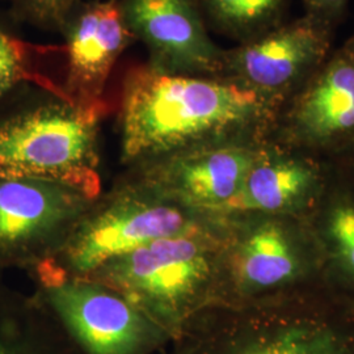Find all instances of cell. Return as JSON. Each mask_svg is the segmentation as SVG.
Masks as SVG:
<instances>
[{"instance_id": "d6986e66", "label": "cell", "mask_w": 354, "mask_h": 354, "mask_svg": "<svg viewBox=\"0 0 354 354\" xmlns=\"http://www.w3.org/2000/svg\"><path fill=\"white\" fill-rule=\"evenodd\" d=\"M328 232L342 264L354 274V206L339 205L329 216Z\"/></svg>"}, {"instance_id": "6da1fadb", "label": "cell", "mask_w": 354, "mask_h": 354, "mask_svg": "<svg viewBox=\"0 0 354 354\" xmlns=\"http://www.w3.org/2000/svg\"><path fill=\"white\" fill-rule=\"evenodd\" d=\"M273 106L227 76L185 75L152 64L124 80L121 136L129 160L162 158L227 140L264 121Z\"/></svg>"}, {"instance_id": "9a60e30c", "label": "cell", "mask_w": 354, "mask_h": 354, "mask_svg": "<svg viewBox=\"0 0 354 354\" xmlns=\"http://www.w3.org/2000/svg\"><path fill=\"white\" fill-rule=\"evenodd\" d=\"M301 261L286 231L277 223H264L241 243L235 274L244 290L279 288L295 279Z\"/></svg>"}, {"instance_id": "7a4b0ae2", "label": "cell", "mask_w": 354, "mask_h": 354, "mask_svg": "<svg viewBox=\"0 0 354 354\" xmlns=\"http://www.w3.org/2000/svg\"><path fill=\"white\" fill-rule=\"evenodd\" d=\"M100 114L64 97L0 109V175L64 181L92 196Z\"/></svg>"}, {"instance_id": "5bb4252c", "label": "cell", "mask_w": 354, "mask_h": 354, "mask_svg": "<svg viewBox=\"0 0 354 354\" xmlns=\"http://www.w3.org/2000/svg\"><path fill=\"white\" fill-rule=\"evenodd\" d=\"M0 354H82L37 297L0 285Z\"/></svg>"}, {"instance_id": "ba28073f", "label": "cell", "mask_w": 354, "mask_h": 354, "mask_svg": "<svg viewBox=\"0 0 354 354\" xmlns=\"http://www.w3.org/2000/svg\"><path fill=\"white\" fill-rule=\"evenodd\" d=\"M133 36L153 67L185 75L225 76V54L209 36L201 0H122Z\"/></svg>"}, {"instance_id": "44dd1931", "label": "cell", "mask_w": 354, "mask_h": 354, "mask_svg": "<svg viewBox=\"0 0 354 354\" xmlns=\"http://www.w3.org/2000/svg\"><path fill=\"white\" fill-rule=\"evenodd\" d=\"M342 50L354 61V33L349 37V39L345 42V45L342 46Z\"/></svg>"}, {"instance_id": "52a82bcc", "label": "cell", "mask_w": 354, "mask_h": 354, "mask_svg": "<svg viewBox=\"0 0 354 354\" xmlns=\"http://www.w3.org/2000/svg\"><path fill=\"white\" fill-rule=\"evenodd\" d=\"M89 197L64 181L0 175V266L39 263Z\"/></svg>"}, {"instance_id": "7c38bea8", "label": "cell", "mask_w": 354, "mask_h": 354, "mask_svg": "<svg viewBox=\"0 0 354 354\" xmlns=\"http://www.w3.org/2000/svg\"><path fill=\"white\" fill-rule=\"evenodd\" d=\"M290 129L295 138L326 146L354 136V61L332 51L323 66L292 96Z\"/></svg>"}, {"instance_id": "4fadbf2b", "label": "cell", "mask_w": 354, "mask_h": 354, "mask_svg": "<svg viewBox=\"0 0 354 354\" xmlns=\"http://www.w3.org/2000/svg\"><path fill=\"white\" fill-rule=\"evenodd\" d=\"M317 178L315 169L302 159L259 150L239 194L227 210L274 213L299 203Z\"/></svg>"}, {"instance_id": "e0dca14e", "label": "cell", "mask_w": 354, "mask_h": 354, "mask_svg": "<svg viewBox=\"0 0 354 354\" xmlns=\"http://www.w3.org/2000/svg\"><path fill=\"white\" fill-rule=\"evenodd\" d=\"M35 54L33 46L15 37L0 24V104L26 82H36L67 99L64 91L57 88L50 79H46L36 68Z\"/></svg>"}, {"instance_id": "8992f818", "label": "cell", "mask_w": 354, "mask_h": 354, "mask_svg": "<svg viewBox=\"0 0 354 354\" xmlns=\"http://www.w3.org/2000/svg\"><path fill=\"white\" fill-rule=\"evenodd\" d=\"M335 28L307 15L226 50L225 76L274 106L292 97L332 53Z\"/></svg>"}, {"instance_id": "2e32d148", "label": "cell", "mask_w": 354, "mask_h": 354, "mask_svg": "<svg viewBox=\"0 0 354 354\" xmlns=\"http://www.w3.org/2000/svg\"><path fill=\"white\" fill-rule=\"evenodd\" d=\"M289 0H201L221 32L245 42L285 21Z\"/></svg>"}, {"instance_id": "9c48e42d", "label": "cell", "mask_w": 354, "mask_h": 354, "mask_svg": "<svg viewBox=\"0 0 354 354\" xmlns=\"http://www.w3.org/2000/svg\"><path fill=\"white\" fill-rule=\"evenodd\" d=\"M192 235L193 222L175 205L124 200L95 215L77 231L67 259L74 272L89 274L151 241Z\"/></svg>"}, {"instance_id": "ac0fdd59", "label": "cell", "mask_w": 354, "mask_h": 354, "mask_svg": "<svg viewBox=\"0 0 354 354\" xmlns=\"http://www.w3.org/2000/svg\"><path fill=\"white\" fill-rule=\"evenodd\" d=\"M79 0H13L15 11L41 26H64Z\"/></svg>"}, {"instance_id": "5b68a950", "label": "cell", "mask_w": 354, "mask_h": 354, "mask_svg": "<svg viewBox=\"0 0 354 354\" xmlns=\"http://www.w3.org/2000/svg\"><path fill=\"white\" fill-rule=\"evenodd\" d=\"M176 354H354V323L320 314H244L189 323Z\"/></svg>"}, {"instance_id": "30bf717a", "label": "cell", "mask_w": 354, "mask_h": 354, "mask_svg": "<svg viewBox=\"0 0 354 354\" xmlns=\"http://www.w3.org/2000/svg\"><path fill=\"white\" fill-rule=\"evenodd\" d=\"M66 28V95L77 104L102 106L108 77L133 37L121 1L87 6Z\"/></svg>"}, {"instance_id": "277c9868", "label": "cell", "mask_w": 354, "mask_h": 354, "mask_svg": "<svg viewBox=\"0 0 354 354\" xmlns=\"http://www.w3.org/2000/svg\"><path fill=\"white\" fill-rule=\"evenodd\" d=\"M37 297L82 354H152L172 340L163 327L118 291L64 281L37 266Z\"/></svg>"}, {"instance_id": "3957f363", "label": "cell", "mask_w": 354, "mask_h": 354, "mask_svg": "<svg viewBox=\"0 0 354 354\" xmlns=\"http://www.w3.org/2000/svg\"><path fill=\"white\" fill-rule=\"evenodd\" d=\"M99 270L112 289L177 342L190 323L194 295L207 281L210 263L203 244L192 235L151 241Z\"/></svg>"}, {"instance_id": "ffe728a7", "label": "cell", "mask_w": 354, "mask_h": 354, "mask_svg": "<svg viewBox=\"0 0 354 354\" xmlns=\"http://www.w3.org/2000/svg\"><path fill=\"white\" fill-rule=\"evenodd\" d=\"M349 0H304V15L336 28Z\"/></svg>"}, {"instance_id": "8fae6325", "label": "cell", "mask_w": 354, "mask_h": 354, "mask_svg": "<svg viewBox=\"0 0 354 354\" xmlns=\"http://www.w3.org/2000/svg\"><path fill=\"white\" fill-rule=\"evenodd\" d=\"M259 150L238 140H219L162 156L160 176L194 206L227 210L239 194Z\"/></svg>"}]
</instances>
